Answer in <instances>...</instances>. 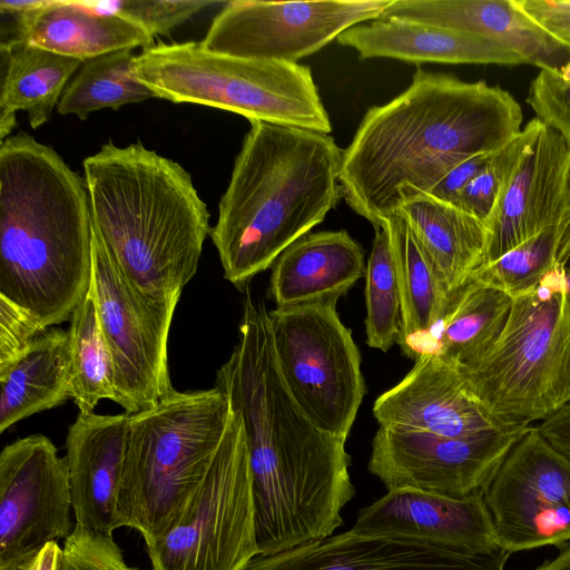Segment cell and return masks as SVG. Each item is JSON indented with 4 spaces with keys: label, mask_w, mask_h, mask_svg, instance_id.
Wrapping results in <instances>:
<instances>
[{
    "label": "cell",
    "mask_w": 570,
    "mask_h": 570,
    "mask_svg": "<svg viewBox=\"0 0 570 570\" xmlns=\"http://www.w3.org/2000/svg\"><path fill=\"white\" fill-rule=\"evenodd\" d=\"M522 119L498 86L417 68L402 94L366 111L343 150L342 197L375 228L463 160L509 142Z\"/></svg>",
    "instance_id": "cell-1"
},
{
    "label": "cell",
    "mask_w": 570,
    "mask_h": 570,
    "mask_svg": "<svg viewBox=\"0 0 570 570\" xmlns=\"http://www.w3.org/2000/svg\"><path fill=\"white\" fill-rule=\"evenodd\" d=\"M92 279L87 185L23 132L0 145V296L46 330L69 321Z\"/></svg>",
    "instance_id": "cell-2"
},
{
    "label": "cell",
    "mask_w": 570,
    "mask_h": 570,
    "mask_svg": "<svg viewBox=\"0 0 570 570\" xmlns=\"http://www.w3.org/2000/svg\"><path fill=\"white\" fill-rule=\"evenodd\" d=\"M249 122L210 233L224 277L240 292L342 198L343 150L332 136Z\"/></svg>",
    "instance_id": "cell-3"
},
{
    "label": "cell",
    "mask_w": 570,
    "mask_h": 570,
    "mask_svg": "<svg viewBox=\"0 0 570 570\" xmlns=\"http://www.w3.org/2000/svg\"><path fill=\"white\" fill-rule=\"evenodd\" d=\"M82 165L92 225L114 264L142 294L180 298L212 233L190 174L141 142H106Z\"/></svg>",
    "instance_id": "cell-4"
},
{
    "label": "cell",
    "mask_w": 570,
    "mask_h": 570,
    "mask_svg": "<svg viewBox=\"0 0 570 570\" xmlns=\"http://www.w3.org/2000/svg\"><path fill=\"white\" fill-rule=\"evenodd\" d=\"M232 409L217 389L174 391L128 415L127 452L118 498L120 525L151 546L206 474Z\"/></svg>",
    "instance_id": "cell-5"
},
{
    "label": "cell",
    "mask_w": 570,
    "mask_h": 570,
    "mask_svg": "<svg viewBox=\"0 0 570 570\" xmlns=\"http://www.w3.org/2000/svg\"><path fill=\"white\" fill-rule=\"evenodd\" d=\"M566 267L512 297L508 321L492 348L474 365L458 370L471 394L501 428H528L570 403V283Z\"/></svg>",
    "instance_id": "cell-6"
},
{
    "label": "cell",
    "mask_w": 570,
    "mask_h": 570,
    "mask_svg": "<svg viewBox=\"0 0 570 570\" xmlns=\"http://www.w3.org/2000/svg\"><path fill=\"white\" fill-rule=\"evenodd\" d=\"M136 73L157 98L236 112L249 121L330 134L332 122L311 68L215 53L200 42L153 45L137 55Z\"/></svg>",
    "instance_id": "cell-7"
},
{
    "label": "cell",
    "mask_w": 570,
    "mask_h": 570,
    "mask_svg": "<svg viewBox=\"0 0 570 570\" xmlns=\"http://www.w3.org/2000/svg\"><path fill=\"white\" fill-rule=\"evenodd\" d=\"M147 551L153 570H244L259 554L248 446L234 410L202 482Z\"/></svg>",
    "instance_id": "cell-8"
},
{
    "label": "cell",
    "mask_w": 570,
    "mask_h": 570,
    "mask_svg": "<svg viewBox=\"0 0 570 570\" xmlns=\"http://www.w3.org/2000/svg\"><path fill=\"white\" fill-rule=\"evenodd\" d=\"M278 371L295 403L320 430L346 442L365 394L361 354L336 302L268 312Z\"/></svg>",
    "instance_id": "cell-9"
},
{
    "label": "cell",
    "mask_w": 570,
    "mask_h": 570,
    "mask_svg": "<svg viewBox=\"0 0 570 570\" xmlns=\"http://www.w3.org/2000/svg\"><path fill=\"white\" fill-rule=\"evenodd\" d=\"M102 335L109 348L116 402L134 414L173 393L168 337L179 298L155 299L128 282L92 225V279Z\"/></svg>",
    "instance_id": "cell-10"
},
{
    "label": "cell",
    "mask_w": 570,
    "mask_h": 570,
    "mask_svg": "<svg viewBox=\"0 0 570 570\" xmlns=\"http://www.w3.org/2000/svg\"><path fill=\"white\" fill-rule=\"evenodd\" d=\"M391 2L233 0L214 17L200 45L220 55L297 63L350 28L379 19Z\"/></svg>",
    "instance_id": "cell-11"
},
{
    "label": "cell",
    "mask_w": 570,
    "mask_h": 570,
    "mask_svg": "<svg viewBox=\"0 0 570 570\" xmlns=\"http://www.w3.org/2000/svg\"><path fill=\"white\" fill-rule=\"evenodd\" d=\"M509 554L570 542V459L535 426L518 440L482 491Z\"/></svg>",
    "instance_id": "cell-12"
},
{
    "label": "cell",
    "mask_w": 570,
    "mask_h": 570,
    "mask_svg": "<svg viewBox=\"0 0 570 570\" xmlns=\"http://www.w3.org/2000/svg\"><path fill=\"white\" fill-rule=\"evenodd\" d=\"M65 458L52 441L32 434L0 453V570H28L50 542L73 530Z\"/></svg>",
    "instance_id": "cell-13"
},
{
    "label": "cell",
    "mask_w": 570,
    "mask_h": 570,
    "mask_svg": "<svg viewBox=\"0 0 570 570\" xmlns=\"http://www.w3.org/2000/svg\"><path fill=\"white\" fill-rule=\"evenodd\" d=\"M530 426L495 430L470 438H449L380 425L372 441L367 469L387 491L413 489L464 498L483 491Z\"/></svg>",
    "instance_id": "cell-14"
},
{
    "label": "cell",
    "mask_w": 570,
    "mask_h": 570,
    "mask_svg": "<svg viewBox=\"0 0 570 570\" xmlns=\"http://www.w3.org/2000/svg\"><path fill=\"white\" fill-rule=\"evenodd\" d=\"M569 160L570 147L564 138L542 124L509 175L485 223L489 238L480 267L570 215L564 199Z\"/></svg>",
    "instance_id": "cell-15"
},
{
    "label": "cell",
    "mask_w": 570,
    "mask_h": 570,
    "mask_svg": "<svg viewBox=\"0 0 570 570\" xmlns=\"http://www.w3.org/2000/svg\"><path fill=\"white\" fill-rule=\"evenodd\" d=\"M352 529L411 538L468 556L501 550L482 492L451 498L413 489L389 490L358 511Z\"/></svg>",
    "instance_id": "cell-16"
},
{
    "label": "cell",
    "mask_w": 570,
    "mask_h": 570,
    "mask_svg": "<svg viewBox=\"0 0 570 570\" xmlns=\"http://www.w3.org/2000/svg\"><path fill=\"white\" fill-rule=\"evenodd\" d=\"M509 553L450 551L411 538L350 529L272 556L255 557L244 570H505Z\"/></svg>",
    "instance_id": "cell-17"
},
{
    "label": "cell",
    "mask_w": 570,
    "mask_h": 570,
    "mask_svg": "<svg viewBox=\"0 0 570 570\" xmlns=\"http://www.w3.org/2000/svg\"><path fill=\"white\" fill-rule=\"evenodd\" d=\"M373 414L380 425L449 438L504 430L471 394L460 372L433 352L420 354L411 371L375 400Z\"/></svg>",
    "instance_id": "cell-18"
},
{
    "label": "cell",
    "mask_w": 570,
    "mask_h": 570,
    "mask_svg": "<svg viewBox=\"0 0 570 570\" xmlns=\"http://www.w3.org/2000/svg\"><path fill=\"white\" fill-rule=\"evenodd\" d=\"M128 415L79 412L66 438V462L75 524L112 535L121 528L118 498Z\"/></svg>",
    "instance_id": "cell-19"
},
{
    "label": "cell",
    "mask_w": 570,
    "mask_h": 570,
    "mask_svg": "<svg viewBox=\"0 0 570 570\" xmlns=\"http://www.w3.org/2000/svg\"><path fill=\"white\" fill-rule=\"evenodd\" d=\"M379 19H400L476 35L518 52L540 69L570 60V46L554 39L514 0H392Z\"/></svg>",
    "instance_id": "cell-20"
},
{
    "label": "cell",
    "mask_w": 570,
    "mask_h": 570,
    "mask_svg": "<svg viewBox=\"0 0 570 570\" xmlns=\"http://www.w3.org/2000/svg\"><path fill=\"white\" fill-rule=\"evenodd\" d=\"M13 17L1 46L26 43L86 61L122 49H146L154 37L140 26L115 13L98 12L81 1L43 0Z\"/></svg>",
    "instance_id": "cell-21"
},
{
    "label": "cell",
    "mask_w": 570,
    "mask_h": 570,
    "mask_svg": "<svg viewBox=\"0 0 570 570\" xmlns=\"http://www.w3.org/2000/svg\"><path fill=\"white\" fill-rule=\"evenodd\" d=\"M337 42L361 59L513 66L525 63L512 49L487 38L400 19H376L343 32Z\"/></svg>",
    "instance_id": "cell-22"
},
{
    "label": "cell",
    "mask_w": 570,
    "mask_h": 570,
    "mask_svg": "<svg viewBox=\"0 0 570 570\" xmlns=\"http://www.w3.org/2000/svg\"><path fill=\"white\" fill-rule=\"evenodd\" d=\"M365 271L364 252L346 230L308 233L274 263L269 294L277 307L337 302Z\"/></svg>",
    "instance_id": "cell-23"
},
{
    "label": "cell",
    "mask_w": 570,
    "mask_h": 570,
    "mask_svg": "<svg viewBox=\"0 0 570 570\" xmlns=\"http://www.w3.org/2000/svg\"><path fill=\"white\" fill-rule=\"evenodd\" d=\"M396 212L405 218L450 299L481 265L489 238L485 223L426 194L404 200Z\"/></svg>",
    "instance_id": "cell-24"
},
{
    "label": "cell",
    "mask_w": 570,
    "mask_h": 570,
    "mask_svg": "<svg viewBox=\"0 0 570 570\" xmlns=\"http://www.w3.org/2000/svg\"><path fill=\"white\" fill-rule=\"evenodd\" d=\"M70 397L68 333L48 328L0 367V432Z\"/></svg>",
    "instance_id": "cell-25"
},
{
    "label": "cell",
    "mask_w": 570,
    "mask_h": 570,
    "mask_svg": "<svg viewBox=\"0 0 570 570\" xmlns=\"http://www.w3.org/2000/svg\"><path fill=\"white\" fill-rule=\"evenodd\" d=\"M511 304L509 294L470 276L450 297L430 352L456 370L474 365L498 341Z\"/></svg>",
    "instance_id": "cell-26"
},
{
    "label": "cell",
    "mask_w": 570,
    "mask_h": 570,
    "mask_svg": "<svg viewBox=\"0 0 570 570\" xmlns=\"http://www.w3.org/2000/svg\"><path fill=\"white\" fill-rule=\"evenodd\" d=\"M380 226L389 235L401 294L402 328L397 344L404 354L416 360L422 353L421 342L431 340L449 298L405 218L395 212Z\"/></svg>",
    "instance_id": "cell-27"
},
{
    "label": "cell",
    "mask_w": 570,
    "mask_h": 570,
    "mask_svg": "<svg viewBox=\"0 0 570 570\" xmlns=\"http://www.w3.org/2000/svg\"><path fill=\"white\" fill-rule=\"evenodd\" d=\"M0 114L28 115L32 129L47 124L61 95L83 61L39 47L1 46Z\"/></svg>",
    "instance_id": "cell-28"
},
{
    "label": "cell",
    "mask_w": 570,
    "mask_h": 570,
    "mask_svg": "<svg viewBox=\"0 0 570 570\" xmlns=\"http://www.w3.org/2000/svg\"><path fill=\"white\" fill-rule=\"evenodd\" d=\"M136 58L134 49H122L83 61L66 86L57 111L85 120L97 110L157 98L137 77Z\"/></svg>",
    "instance_id": "cell-29"
},
{
    "label": "cell",
    "mask_w": 570,
    "mask_h": 570,
    "mask_svg": "<svg viewBox=\"0 0 570 570\" xmlns=\"http://www.w3.org/2000/svg\"><path fill=\"white\" fill-rule=\"evenodd\" d=\"M67 333L70 397L79 412H94L101 400L116 402L112 358L102 335L91 285L71 314Z\"/></svg>",
    "instance_id": "cell-30"
},
{
    "label": "cell",
    "mask_w": 570,
    "mask_h": 570,
    "mask_svg": "<svg viewBox=\"0 0 570 570\" xmlns=\"http://www.w3.org/2000/svg\"><path fill=\"white\" fill-rule=\"evenodd\" d=\"M570 261V215L547 227L471 276L511 297L538 286Z\"/></svg>",
    "instance_id": "cell-31"
},
{
    "label": "cell",
    "mask_w": 570,
    "mask_h": 570,
    "mask_svg": "<svg viewBox=\"0 0 570 570\" xmlns=\"http://www.w3.org/2000/svg\"><path fill=\"white\" fill-rule=\"evenodd\" d=\"M374 229L365 271L366 343L387 352L400 341L402 303L389 235L383 226Z\"/></svg>",
    "instance_id": "cell-32"
},
{
    "label": "cell",
    "mask_w": 570,
    "mask_h": 570,
    "mask_svg": "<svg viewBox=\"0 0 570 570\" xmlns=\"http://www.w3.org/2000/svg\"><path fill=\"white\" fill-rule=\"evenodd\" d=\"M541 126L533 118L513 139L493 151L453 205L487 223L509 175Z\"/></svg>",
    "instance_id": "cell-33"
},
{
    "label": "cell",
    "mask_w": 570,
    "mask_h": 570,
    "mask_svg": "<svg viewBox=\"0 0 570 570\" xmlns=\"http://www.w3.org/2000/svg\"><path fill=\"white\" fill-rule=\"evenodd\" d=\"M87 8L115 13L140 26L153 37L167 36L203 9L216 4L210 0H116L81 1Z\"/></svg>",
    "instance_id": "cell-34"
},
{
    "label": "cell",
    "mask_w": 570,
    "mask_h": 570,
    "mask_svg": "<svg viewBox=\"0 0 570 570\" xmlns=\"http://www.w3.org/2000/svg\"><path fill=\"white\" fill-rule=\"evenodd\" d=\"M527 102L535 118L558 131L570 147V60L559 68L540 69Z\"/></svg>",
    "instance_id": "cell-35"
},
{
    "label": "cell",
    "mask_w": 570,
    "mask_h": 570,
    "mask_svg": "<svg viewBox=\"0 0 570 570\" xmlns=\"http://www.w3.org/2000/svg\"><path fill=\"white\" fill-rule=\"evenodd\" d=\"M58 570H140L130 567L112 535L75 524Z\"/></svg>",
    "instance_id": "cell-36"
},
{
    "label": "cell",
    "mask_w": 570,
    "mask_h": 570,
    "mask_svg": "<svg viewBox=\"0 0 570 570\" xmlns=\"http://www.w3.org/2000/svg\"><path fill=\"white\" fill-rule=\"evenodd\" d=\"M45 331L28 312L0 296V367L22 354Z\"/></svg>",
    "instance_id": "cell-37"
},
{
    "label": "cell",
    "mask_w": 570,
    "mask_h": 570,
    "mask_svg": "<svg viewBox=\"0 0 570 570\" xmlns=\"http://www.w3.org/2000/svg\"><path fill=\"white\" fill-rule=\"evenodd\" d=\"M514 3L548 35L570 46V0H514Z\"/></svg>",
    "instance_id": "cell-38"
},
{
    "label": "cell",
    "mask_w": 570,
    "mask_h": 570,
    "mask_svg": "<svg viewBox=\"0 0 570 570\" xmlns=\"http://www.w3.org/2000/svg\"><path fill=\"white\" fill-rule=\"evenodd\" d=\"M492 153L474 155L455 167L426 194L439 200L453 204L464 187L475 177Z\"/></svg>",
    "instance_id": "cell-39"
},
{
    "label": "cell",
    "mask_w": 570,
    "mask_h": 570,
    "mask_svg": "<svg viewBox=\"0 0 570 570\" xmlns=\"http://www.w3.org/2000/svg\"><path fill=\"white\" fill-rule=\"evenodd\" d=\"M535 428L554 449L570 459V403Z\"/></svg>",
    "instance_id": "cell-40"
},
{
    "label": "cell",
    "mask_w": 570,
    "mask_h": 570,
    "mask_svg": "<svg viewBox=\"0 0 570 570\" xmlns=\"http://www.w3.org/2000/svg\"><path fill=\"white\" fill-rule=\"evenodd\" d=\"M62 548L58 542L48 543L36 557L28 570H58Z\"/></svg>",
    "instance_id": "cell-41"
},
{
    "label": "cell",
    "mask_w": 570,
    "mask_h": 570,
    "mask_svg": "<svg viewBox=\"0 0 570 570\" xmlns=\"http://www.w3.org/2000/svg\"><path fill=\"white\" fill-rule=\"evenodd\" d=\"M535 570H570V542L560 549L557 557L543 562Z\"/></svg>",
    "instance_id": "cell-42"
},
{
    "label": "cell",
    "mask_w": 570,
    "mask_h": 570,
    "mask_svg": "<svg viewBox=\"0 0 570 570\" xmlns=\"http://www.w3.org/2000/svg\"><path fill=\"white\" fill-rule=\"evenodd\" d=\"M564 199H566L567 209L570 212V160H569L567 173H566Z\"/></svg>",
    "instance_id": "cell-43"
},
{
    "label": "cell",
    "mask_w": 570,
    "mask_h": 570,
    "mask_svg": "<svg viewBox=\"0 0 570 570\" xmlns=\"http://www.w3.org/2000/svg\"><path fill=\"white\" fill-rule=\"evenodd\" d=\"M569 266H567V275H568V278H569V283H570V261H569Z\"/></svg>",
    "instance_id": "cell-44"
}]
</instances>
